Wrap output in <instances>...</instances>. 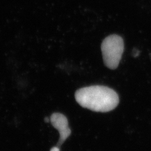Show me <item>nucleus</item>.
Returning a JSON list of instances; mask_svg holds the SVG:
<instances>
[{
    "mask_svg": "<svg viewBox=\"0 0 151 151\" xmlns=\"http://www.w3.org/2000/svg\"><path fill=\"white\" fill-rule=\"evenodd\" d=\"M75 99L82 107L101 113L113 110L119 103V96L116 92L100 85L81 88L76 92Z\"/></svg>",
    "mask_w": 151,
    "mask_h": 151,
    "instance_id": "f257e3e1",
    "label": "nucleus"
},
{
    "mask_svg": "<svg viewBox=\"0 0 151 151\" xmlns=\"http://www.w3.org/2000/svg\"><path fill=\"white\" fill-rule=\"evenodd\" d=\"M105 65L111 70L119 65L124 52V42L118 35H111L103 40L101 46Z\"/></svg>",
    "mask_w": 151,
    "mask_h": 151,
    "instance_id": "f03ea898",
    "label": "nucleus"
},
{
    "mask_svg": "<svg viewBox=\"0 0 151 151\" xmlns=\"http://www.w3.org/2000/svg\"><path fill=\"white\" fill-rule=\"evenodd\" d=\"M50 122L60 133V139L58 146H60L71 134V130L68 127V122L67 118L62 114L53 113L50 116Z\"/></svg>",
    "mask_w": 151,
    "mask_h": 151,
    "instance_id": "7ed1b4c3",
    "label": "nucleus"
},
{
    "mask_svg": "<svg viewBox=\"0 0 151 151\" xmlns=\"http://www.w3.org/2000/svg\"><path fill=\"white\" fill-rule=\"evenodd\" d=\"M50 151H60V148L58 147H54L51 148Z\"/></svg>",
    "mask_w": 151,
    "mask_h": 151,
    "instance_id": "20e7f679",
    "label": "nucleus"
},
{
    "mask_svg": "<svg viewBox=\"0 0 151 151\" xmlns=\"http://www.w3.org/2000/svg\"><path fill=\"white\" fill-rule=\"evenodd\" d=\"M45 122L48 123L50 121V119H49L48 118H45Z\"/></svg>",
    "mask_w": 151,
    "mask_h": 151,
    "instance_id": "39448f33",
    "label": "nucleus"
}]
</instances>
